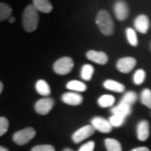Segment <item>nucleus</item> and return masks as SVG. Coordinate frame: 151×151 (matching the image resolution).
<instances>
[{
	"label": "nucleus",
	"mask_w": 151,
	"mask_h": 151,
	"mask_svg": "<svg viewBox=\"0 0 151 151\" xmlns=\"http://www.w3.org/2000/svg\"><path fill=\"white\" fill-rule=\"evenodd\" d=\"M125 119H126V118H124V117L119 116V115H117V114H113V116L110 117L108 121H109V123L111 124V125L113 127L118 128V127H120L124 124Z\"/></svg>",
	"instance_id": "nucleus-26"
},
{
	"label": "nucleus",
	"mask_w": 151,
	"mask_h": 151,
	"mask_svg": "<svg viewBox=\"0 0 151 151\" xmlns=\"http://www.w3.org/2000/svg\"><path fill=\"white\" fill-rule=\"evenodd\" d=\"M141 103L147 108H151V91L150 89H144L140 95Z\"/></svg>",
	"instance_id": "nucleus-24"
},
{
	"label": "nucleus",
	"mask_w": 151,
	"mask_h": 151,
	"mask_svg": "<svg viewBox=\"0 0 151 151\" xmlns=\"http://www.w3.org/2000/svg\"><path fill=\"white\" fill-rule=\"evenodd\" d=\"M74 67V61L69 56H64L57 60L53 65L54 71L58 75H66Z\"/></svg>",
	"instance_id": "nucleus-4"
},
{
	"label": "nucleus",
	"mask_w": 151,
	"mask_h": 151,
	"mask_svg": "<svg viewBox=\"0 0 151 151\" xmlns=\"http://www.w3.org/2000/svg\"><path fill=\"white\" fill-rule=\"evenodd\" d=\"M96 24L99 30L104 35H112L114 33V23L107 10H100L96 17Z\"/></svg>",
	"instance_id": "nucleus-2"
},
{
	"label": "nucleus",
	"mask_w": 151,
	"mask_h": 151,
	"mask_svg": "<svg viewBox=\"0 0 151 151\" xmlns=\"http://www.w3.org/2000/svg\"><path fill=\"white\" fill-rule=\"evenodd\" d=\"M134 26L135 29L139 32L142 33V34L147 33L148 30H149V28H150V19H149V18L146 15H144V14L139 15L135 19Z\"/></svg>",
	"instance_id": "nucleus-13"
},
{
	"label": "nucleus",
	"mask_w": 151,
	"mask_h": 151,
	"mask_svg": "<svg viewBox=\"0 0 151 151\" xmlns=\"http://www.w3.org/2000/svg\"><path fill=\"white\" fill-rule=\"evenodd\" d=\"M92 126L94 129L103 134H108L112 131L113 126L107 119L102 117H95L92 119Z\"/></svg>",
	"instance_id": "nucleus-8"
},
{
	"label": "nucleus",
	"mask_w": 151,
	"mask_h": 151,
	"mask_svg": "<svg viewBox=\"0 0 151 151\" xmlns=\"http://www.w3.org/2000/svg\"><path fill=\"white\" fill-rule=\"evenodd\" d=\"M36 132L33 128H26L24 129L17 131L13 135V140L18 145H24L35 138Z\"/></svg>",
	"instance_id": "nucleus-3"
},
{
	"label": "nucleus",
	"mask_w": 151,
	"mask_h": 151,
	"mask_svg": "<svg viewBox=\"0 0 151 151\" xmlns=\"http://www.w3.org/2000/svg\"><path fill=\"white\" fill-rule=\"evenodd\" d=\"M67 89L71 90V91H75V92H85L87 88V86L85 83L81 82L80 81H70L66 84Z\"/></svg>",
	"instance_id": "nucleus-18"
},
{
	"label": "nucleus",
	"mask_w": 151,
	"mask_h": 151,
	"mask_svg": "<svg viewBox=\"0 0 151 151\" xmlns=\"http://www.w3.org/2000/svg\"><path fill=\"white\" fill-rule=\"evenodd\" d=\"M94 73L93 66L89 64H86L82 66L81 71V78L85 81H90L92 79V76Z\"/></svg>",
	"instance_id": "nucleus-22"
},
{
	"label": "nucleus",
	"mask_w": 151,
	"mask_h": 151,
	"mask_svg": "<svg viewBox=\"0 0 151 151\" xmlns=\"http://www.w3.org/2000/svg\"><path fill=\"white\" fill-rule=\"evenodd\" d=\"M39 13L33 4L28 5L23 14V26L28 33L34 32L38 27Z\"/></svg>",
	"instance_id": "nucleus-1"
},
{
	"label": "nucleus",
	"mask_w": 151,
	"mask_h": 151,
	"mask_svg": "<svg viewBox=\"0 0 151 151\" xmlns=\"http://www.w3.org/2000/svg\"><path fill=\"white\" fill-rule=\"evenodd\" d=\"M35 89L40 95L44 96V97H47L51 92L49 84L45 80H39L36 82Z\"/></svg>",
	"instance_id": "nucleus-17"
},
{
	"label": "nucleus",
	"mask_w": 151,
	"mask_h": 151,
	"mask_svg": "<svg viewBox=\"0 0 151 151\" xmlns=\"http://www.w3.org/2000/svg\"><path fill=\"white\" fill-rule=\"evenodd\" d=\"M137 136L139 140L145 141L150 137V124L146 120L139 123L137 126Z\"/></svg>",
	"instance_id": "nucleus-12"
},
{
	"label": "nucleus",
	"mask_w": 151,
	"mask_h": 151,
	"mask_svg": "<svg viewBox=\"0 0 151 151\" xmlns=\"http://www.w3.org/2000/svg\"><path fill=\"white\" fill-rule=\"evenodd\" d=\"M54 100L50 97H45L38 100L35 104V109L36 113L40 115L48 114L54 107Z\"/></svg>",
	"instance_id": "nucleus-5"
},
{
	"label": "nucleus",
	"mask_w": 151,
	"mask_h": 151,
	"mask_svg": "<svg viewBox=\"0 0 151 151\" xmlns=\"http://www.w3.org/2000/svg\"><path fill=\"white\" fill-rule=\"evenodd\" d=\"M145 71L142 69H139L138 70L134 73V81L136 85H140L142 84L145 79Z\"/></svg>",
	"instance_id": "nucleus-27"
},
{
	"label": "nucleus",
	"mask_w": 151,
	"mask_h": 151,
	"mask_svg": "<svg viewBox=\"0 0 151 151\" xmlns=\"http://www.w3.org/2000/svg\"><path fill=\"white\" fill-rule=\"evenodd\" d=\"M104 144L108 151H122V145L117 139L110 138L106 139Z\"/></svg>",
	"instance_id": "nucleus-19"
},
{
	"label": "nucleus",
	"mask_w": 151,
	"mask_h": 151,
	"mask_svg": "<svg viewBox=\"0 0 151 151\" xmlns=\"http://www.w3.org/2000/svg\"><path fill=\"white\" fill-rule=\"evenodd\" d=\"M9 22L10 24H14V23L15 22V18H14V17L11 16L10 18L9 19Z\"/></svg>",
	"instance_id": "nucleus-32"
},
{
	"label": "nucleus",
	"mask_w": 151,
	"mask_h": 151,
	"mask_svg": "<svg viewBox=\"0 0 151 151\" xmlns=\"http://www.w3.org/2000/svg\"><path fill=\"white\" fill-rule=\"evenodd\" d=\"M12 9L9 4L0 3V21H4L11 17Z\"/></svg>",
	"instance_id": "nucleus-21"
},
{
	"label": "nucleus",
	"mask_w": 151,
	"mask_h": 151,
	"mask_svg": "<svg viewBox=\"0 0 151 151\" xmlns=\"http://www.w3.org/2000/svg\"><path fill=\"white\" fill-rule=\"evenodd\" d=\"M136 60L134 57H123L117 61V69L122 73H129L136 65Z\"/></svg>",
	"instance_id": "nucleus-7"
},
{
	"label": "nucleus",
	"mask_w": 151,
	"mask_h": 151,
	"mask_svg": "<svg viewBox=\"0 0 151 151\" xmlns=\"http://www.w3.org/2000/svg\"><path fill=\"white\" fill-rule=\"evenodd\" d=\"M63 151H73L71 149H70V148H65V149H64L63 150Z\"/></svg>",
	"instance_id": "nucleus-35"
},
{
	"label": "nucleus",
	"mask_w": 151,
	"mask_h": 151,
	"mask_svg": "<svg viewBox=\"0 0 151 151\" xmlns=\"http://www.w3.org/2000/svg\"><path fill=\"white\" fill-rule=\"evenodd\" d=\"M113 9H114L115 16L120 21H124L129 16V6L124 1L117 2L114 4V8Z\"/></svg>",
	"instance_id": "nucleus-9"
},
{
	"label": "nucleus",
	"mask_w": 151,
	"mask_h": 151,
	"mask_svg": "<svg viewBox=\"0 0 151 151\" xmlns=\"http://www.w3.org/2000/svg\"><path fill=\"white\" fill-rule=\"evenodd\" d=\"M3 90H4V84H3V82H2V81H0V94L2 93Z\"/></svg>",
	"instance_id": "nucleus-33"
},
{
	"label": "nucleus",
	"mask_w": 151,
	"mask_h": 151,
	"mask_svg": "<svg viewBox=\"0 0 151 151\" xmlns=\"http://www.w3.org/2000/svg\"><path fill=\"white\" fill-rule=\"evenodd\" d=\"M95 133V129L92 125H86L77 129L72 135V141L75 144H79L80 142L89 138Z\"/></svg>",
	"instance_id": "nucleus-6"
},
{
	"label": "nucleus",
	"mask_w": 151,
	"mask_h": 151,
	"mask_svg": "<svg viewBox=\"0 0 151 151\" xmlns=\"http://www.w3.org/2000/svg\"><path fill=\"white\" fill-rule=\"evenodd\" d=\"M62 101L68 105L71 106H78L80 105L82 101L83 97L79 93L76 92H65L62 96Z\"/></svg>",
	"instance_id": "nucleus-11"
},
{
	"label": "nucleus",
	"mask_w": 151,
	"mask_h": 151,
	"mask_svg": "<svg viewBox=\"0 0 151 151\" xmlns=\"http://www.w3.org/2000/svg\"><path fill=\"white\" fill-rule=\"evenodd\" d=\"M126 35H127V38H128V40L130 45L133 46H137L138 45V38H137V35L134 30L132 28H128L126 29Z\"/></svg>",
	"instance_id": "nucleus-25"
},
{
	"label": "nucleus",
	"mask_w": 151,
	"mask_h": 151,
	"mask_svg": "<svg viewBox=\"0 0 151 151\" xmlns=\"http://www.w3.org/2000/svg\"><path fill=\"white\" fill-rule=\"evenodd\" d=\"M131 151H150L147 147H138L135 148L134 150H132Z\"/></svg>",
	"instance_id": "nucleus-31"
},
{
	"label": "nucleus",
	"mask_w": 151,
	"mask_h": 151,
	"mask_svg": "<svg viewBox=\"0 0 151 151\" xmlns=\"http://www.w3.org/2000/svg\"><path fill=\"white\" fill-rule=\"evenodd\" d=\"M33 5L35 6L38 12L40 11L44 14H49L53 9L52 4L48 0H34Z\"/></svg>",
	"instance_id": "nucleus-14"
},
{
	"label": "nucleus",
	"mask_w": 151,
	"mask_h": 151,
	"mask_svg": "<svg viewBox=\"0 0 151 151\" xmlns=\"http://www.w3.org/2000/svg\"><path fill=\"white\" fill-rule=\"evenodd\" d=\"M9 120L4 117H0V137L5 134L9 129Z\"/></svg>",
	"instance_id": "nucleus-28"
},
{
	"label": "nucleus",
	"mask_w": 151,
	"mask_h": 151,
	"mask_svg": "<svg viewBox=\"0 0 151 151\" xmlns=\"http://www.w3.org/2000/svg\"><path fill=\"white\" fill-rule=\"evenodd\" d=\"M137 98H138L137 94L134 92L129 91V92H126L123 96V98H122L121 102L127 104V105H129L130 107H132V105L137 101Z\"/></svg>",
	"instance_id": "nucleus-23"
},
{
	"label": "nucleus",
	"mask_w": 151,
	"mask_h": 151,
	"mask_svg": "<svg viewBox=\"0 0 151 151\" xmlns=\"http://www.w3.org/2000/svg\"><path fill=\"white\" fill-rule=\"evenodd\" d=\"M103 86L108 90L113 91L115 92H123L125 91V86L119 81L114 80H107L104 81Z\"/></svg>",
	"instance_id": "nucleus-16"
},
{
	"label": "nucleus",
	"mask_w": 151,
	"mask_h": 151,
	"mask_svg": "<svg viewBox=\"0 0 151 151\" xmlns=\"http://www.w3.org/2000/svg\"><path fill=\"white\" fill-rule=\"evenodd\" d=\"M31 151H55V150L50 145H41L33 147Z\"/></svg>",
	"instance_id": "nucleus-29"
},
{
	"label": "nucleus",
	"mask_w": 151,
	"mask_h": 151,
	"mask_svg": "<svg viewBox=\"0 0 151 151\" xmlns=\"http://www.w3.org/2000/svg\"><path fill=\"white\" fill-rule=\"evenodd\" d=\"M86 57L88 60L99 65H105L108 61V55L103 51H97V50H88L86 53Z\"/></svg>",
	"instance_id": "nucleus-10"
},
{
	"label": "nucleus",
	"mask_w": 151,
	"mask_h": 151,
	"mask_svg": "<svg viewBox=\"0 0 151 151\" xmlns=\"http://www.w3.org/2000/svg\"><path fill=\"white\" fill-rule=\"evenodd\" d=\"M0 151H9L8 149H6L4 147H3V146H0Z\"/></svg>",
	"instance_id": "nucleus-34"
},
{
	"label": "nucleus",
	"mask_w": 151,
	"mask_h": 151,
	"mask_svg": "<svg viewBox=\"0 0 151 151\" xmlns=\"http://www.w3.org/2000/svg\"><path fill=\"white\" fill-rule=\"evenodd\" d=\"M115 102V97L112 95H103L101 97H99L97 103L98 105L102 108H108L112 107Z\"/></svg>",
	"instance_id": "nucleus-20"
},
{
	"label": "nucleus",
	"mask_w": 151,
	"mask_h": 151,
	"mask_svg": "<svg viewBox=\"0 0 151 151\" xmlns=\"http://www.w3.org/2000/svg\"><path fill=\"white\" fill-rule=\"evenodd\" d=\"M111 112L113 114H117L122 117H128L129 115L131 112H132V107H130L129 105L125 104V103L120 102L118 106L114 107L111 109Z\"/></svg>",
	"instance_id": "nucleus-15"
},
{
	"label": "nucleus",
	"mask_w": 151,
	"mask_h": 151,
	"mask_svg": "<svg viewBox=\"0 0 151 151\" xmlns=\"http://www.w3.org/2000/svg\"><path fill=\"white\" fill-rule=\"evenodd\" d=\"M95 149V143L94 141H89L86 144H84L78 151H93Z\"/></svg>",
	"instance_id": "nucleus-30"
}]
</instances>
